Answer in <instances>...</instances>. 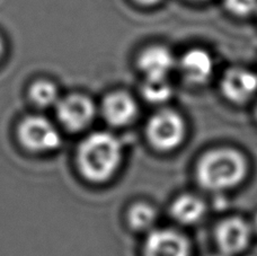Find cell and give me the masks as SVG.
Returning <instances> with one entry per match:
<instances>
[{
	"label": "cell",
	"instance_id": "52a82bcc",
	"mask_svg": "<svg viewBox=\"0 0 257 256\" xmlns=\"http://www.w3.org/2000/svg\"><path fill=\"white\" fill-rule=\"evenodd\" d=\"M220 88L231 103L245 104L257 94V75L246 68H230L222 76Z\"/></svg>",
	"mask_w": 257,
	"mask_h": 256
},
{
	"label": "cell",
	"instance_id": "2e32d148",
	"mask_svg": "<svg viewBox=\"0 0 257 256\" xmlns=\"http://www.w3.org/2000/svg\"><path fill=\"white\" fill-rule=\"evenodd\" d=\"M224 4L236 16H248L257 9V0H224Z\"/></svg>",
	"mask_w": 257,
	"mask_h": 256
},
{
	"label": "cell",
	"instance_id": "7a4b0ae2",
	"mask_svg": "<svg viewBox=\"0 0 257 256\" xmlns=\"http://www.w3.org/2000/svg\"><path fill=\"white\" fill-rule=\"evenodd\" d=\"M121 141L109 132H94L81 141L77 164L86 180L102 183L111 178L122 162Z\"/></svg>",
	"mask_w": 257,
	"mask_h": 256
},
{
	"label": "cell",
	"instance_id": "7c38bea8",
	"mask_svg": "<svg viewBox=\"0 0 257 256\" xmlns=\"http://www.w3.org/2000/svg\"><path fill=\"white\" fill-rule=\"evenodd\" d=\"M206 204L194 194H182L173 201L171 216L182 225H195L205 216Z\"/></svg>",
	"mask_w": 257,
	"mask_h": 256
},
{
	"label": "cell",
	"instance_id": "277c9868",
	"mask_svg": "<svg viewBox=\"0 0 257 256\" xmlns=\"http://www.w3.org/2000/svg\"><path fill=\"white\" fill-rule=\"evenodd\" d=\"M18 139L26 149L45 153L57 149L61 136L48 118L39 115L27 116L18 126Z\"/></svg>",
	"mask_w": 257,
	"mask_h": 256
},
{
	"label": "cell",
	"instance_id": "4fadbf2b",
	"mask_svg": "<svg viewBox=\"0 0 257 256\" xmlns=\"http://www.w3.org/2000/svg\"><path fill=\"white\" fill-rule=\"evenodd\" d=\"M157 220V211L149 203L133 204L127 212V221L132 229L138 231L149 230Z\"/></svg>",
	"mask_w": 257,
	"mask_h": 256
},
{
	"label": "cell",
	"instance_id": "ac0fdd59",
	"mask_svg": "<svg viewBox=\"0 0 257 256\" xmlns=\"http://www.w3.org/2000/svg\"><path fill=\"white\" fill-rule=\"evenodd\" d=\"M250 226H251V229H253V234L257 235V213L255 214L254 220L250 223Z\"/></svg>",
	"mask_w": 257,
	"mask_h": 256
},
{
	"label": "cell",
	"instance_id": "ba28073f",
	"mask_svg": "<svg viewBox=\"0 0 257 256\" xmlns=\"http://www.w3.org/2000/svg\"><path fill=\"white\" fill-rule=\"evenodd\" d=\"M190 253L186 237L168 228L150 230L144 245L145 256H190Z\"/></svg>",
	"mask_w": 257,
	"mask_h": 256
},
{
	"label": "cell",
	"instance_id": "9a60e30c",
	"mask_svg": "<svg viewBox=\"0 0 257 256\" xmlns=\"http://www.w3.org/2000/svg\"><path fill=\"white\" fill-rule=\"evenodd\" d=\"M30 97L32 102L41 107L51 106L59 100L57 87L48 80H39L32 85Z\"/></svg>",
	"mask_w": 257,
	"mask_h": 256
},
{
	"label": "cell",
	"instance_id": "9c48e42d",
	"mask_svg": "<svg viewBox=\"0 0 257 256\" xmlns=\"http://www.w3.org/2000/svg\"><path fill=\"white\" fill-rule=\"evenodd\" d=\"M178 68L186 81L193 85H204L211 79L214 71V61L211 54L203 49H192L183 54Z\"/></svg>",
	"mask_w": 257,
	"mask_h": 256
},
{
	"label": "cell",
	"instance_id": "ffe728a7",
	"mask_svg": "<svg viewBox=\"0 0 257 256\" xmlns=\"http://www.w3.org/2000/svg\"><path fill=\"white\" fill-rule=\"evenodd\" d=\"M214 256H230V255H227V254H224V253H221V252H220V254H218V255H214Z\"/></svg>",
	"mask_w": 257,
	"mask_h": 256
},
{
	"label": "cell",
	"instance_id": "6da1fadb",
	"mask_svg": "<svg viewBox=\"0 0 257 256\" xmlns=\"http://www.w3.org/2000/svg\"><path fill=\"white\" fill-rule=\"evenodd\" d=\"M248 174L244 154L232 148H217L205 153L196 165V180L204 190L222 192L241 184Z\"/></svg>",
	"mask_w": 257,
	"mask_h": 256
},
{
	"label": "cell",
	"instance_id": "8992f818",
	"mask_svg": "<svg viewBox=\"0 0 257 256\" xmlns=\"http://www.w3.org/2000/svg\"><path fill=\"white\" fill-rule=\"evenodd\" d=\"M96 107L89 97L84 95H69L57 103V116L68 130H82L93 121Z\"/></svg>",
	"mask_w": 257,
	"mask_h": 256
},
{
	"label": "cell",
	"instance_id": "44dd1931",
	"mask_svg": "<svg viewBox=\"0 0 257 256\" xmlns=\"http://www.w3.org/2000/svg\"><path fill=\"white\" fill-rule=\"evenodd\" d=\"M255 117H256V120H257V105H256V108H255Z\"/></svg>",
	"mask_w": 257,
	"mask_h": 256
},
{
	"label": "cell",
	"instance_id": "e0dca14e",
	"mask_svg": "<svg viewBox=\"0 0 257 256\" xmlns=\"http://www.w3.org/2000/svg\"><path fill=\"white\" fill-rule=\"evenodd\" d=\"M136 2H138L139 4H142V5H147V6H150V5H155L159 3L160 0H136Z\"/></svg>",
	"mask_w": 257,
	"mask_h": 256
},
{
	"label": "cell",
	"instance_id": "8fae6325",
	"mask_svg": "<svg viewBox=\"0 0 257 256\" xmlns=\"http://www.w3.org/2000/svg\"><path fill=\"white\" fill-rule=\"evenodd\" d=\"M102 113L109 124L124 126L136 118L138 105L130 94L125 91H115L104 98Z\"/></svg>",
	"mask_w": 257,
	"mask_h": 256
},
{
	"label": "cell",
	"instance_id": "3957f363",
	"mask_svg": "<svg viewBox=\"0 0 257 256\" xmlns=\"http://www.w3.org/2000/svg\"><path fill=\"white\" fill-rule=\"evenodd\" d=\"M146 136L149 144L158 152H173L185 139L186 123L176 111L160 109L149 118L146 125Z\"/></svg>",
	"mask_w": 257,
	"mask_h": 256
},
{
	"label": "cell",
	"instance_id": "d6986e66",
	"mask_svg": "<svg viewBox=\"0 0 257 256\" xmlns=\"http://www.w3.org/2000/svg\"><path fill=\"white\" fill-rule=\"evenodd\" d=\"M3 51H4V43H3L2 39H0V56L3 54Z\"/></svg>",
	"mask_w": 257,
	"mask_h": 256
},
{
	"label": "cell",
	"instance_id": "5bb4252c",
	"mask_svg": "<svg viewBox=\"0 0 257 256\" xmlns=\"http://www.w3.org/2000/svg\"><path fill=\"white\" fill-rule=\"evenodd\" d=\"M141 94L147 102L162 105L171 99L173 96V86L169 83L168 78H145L141 87Z\"/></svg>",
	"mask_w": 257,
	"mask_h": 256
},
{
	"label": "cell",
	"instance_id": "30bf717a",
	"mask_svg": "<svg viewBox=\"0 0 257 256\" xmlns=\"http://www.w3.org/2000/svg\"><path fill=\"white\" fill-rule=\"evenodd\" d=\"M138 67L145 75V78H168L176 67V60L171 50L162 45L147 48L138 58Z\"/></svg>",
	"mask_w": 257,
	"mask_h": 256
},
{
	"label": "cell",
	"instance_id": "5b68a950",
	"mask_svg": "<svg viewBox=\"0 0 257 256\" xmlns=\"http://www.w3.org/2000/svg\"><path fill=\"white\" fill-rule=\"evenodd\" d=\"M253 229L249 222L239 217H230L222 220L215 228L214 238L220 252L237 255L244 252L250 244Z\"/></svg>",
	"mask_w": 257,
	"mask_h": 256
}]
</instances>
